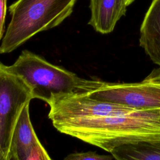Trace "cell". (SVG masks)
Returning a JSON list of instances; mask_svg holds the SVG:
<instances>
[{
    "label": "cell",
    "instance_id": "8fae6325",
    "mask_svg": "<svg viewBox=\"0 0 160 160\" xmlns=\"http://www.w3.org/2000/svg\"><path fill=\"white\" fill-rule=\"evenodd\" d=\"M112 156L100 155L96 152H74L68 154L63 160H112Z\"/></svg>",
    "mask_w": 160,
    "mask_h": 160
},
{
    "label": "cell",
    "instance_id": "9a60e30c",
    "mask_svg": "<svg viewBox=\"0 0 160 160\" xmlns=\"http://www.w3.org/2000/svg\"><path fill=\"white\" fill-rule=\"evenodd\" d=\"M134 0H124V1H125V4H126V6H129V5H130L133 1H134Z\"/></svg>",
    "mask_w": 160,
    "mask_h": 160
},
{
    "label": "cell",
    "instance_id": "2e32d148",
    "mask_svg": "<svg viewBox=\"0 0 160 160\" xmlns=\"http://www.w3.org/2000/svg\"><path fill=\"white\" fill-rule=\"evenodd\" d=\"M0 54H1V52H0Z\"/></svg>",
    "mask_w": 160,
    "mask_h": 160
},
{
    "label": "cell",
    "instance_id": "9c48e42d",
    "mask_svg": "<svg viewBox=\"0 0 160 160\" xmlns=\"http://www.w3.org/2000/svg\"><path fill=\"white\" fill-rule=\"evenodd\" d=\"M140 46L160 67V0H152L140 29Z\"/></svg>",
    "mask_w": 160,
    "mask_h": 160
},
{
    "label": "cell",
    "instance_id": "4fadbf2b",
    "mask_svg": "<svg viewBox=\"0 0 160 160\" xmlns=\"http://www.w3.org/2000/svg\"><path fill=\"white\" fill-rule=\"evenodd\" d=\"M7 11V0H0V40L5 34V19Z\"/></svg>",
    "mask_w": 160,
    "mask_h": 160
},
{
    "label": "cell",
    "instance_id": "7c38bea8",
    "mask_svg": "<svg viewBox=\"0 0 160 160\" xmlns=\"http://www.w3.org/2000/svg\"><path fill=\"white\" fill-rule=\"evenodd\" d=\"M26 160H52L39 141L33 148Z\"/></svg>",
    "mask_w": 160,
    "mask_h": 160
},
{
    "label": "cell",
    "instance_id": "ba28073f",
    "mask_svg": "<svg viewBox=\"0 0 160 160\" xmlns=\"http://www.w3.org/2000/svg\"><path fill=\"white\" fill-rule=\"evenodd\" d=\"M126 7L124 0H90L91 18L88 24L98 32L109 33L125 15Z\"/></svg>",
    "mask_w": 160,
    "mask_h": 160
},
{
    "label": "cell",
    "instance_id": "52a82bcc",
    "mask_svg": "<svg viewBox=\"0 0 160 160\" xmlns=\"http://www.w3.org/2000/svg\"><path fill=\"white\" fill-rule=\"evenodd\" d=\"M39 140L29 116V103L22 109L14 128L8 160H26Z\"/></svg>",
    "mask_w": 160,
    "mask_h": 160
},
{
    "label": "cell",
    "instance_id": "277c9868",
    "mask_svg": "<svg viewBox=\"0 0 160 160\" xmlns=\"http://www.w3.org/2000/svg\"><path fill=\"white\" fill-rule=\"evenodd\" d=\"M105 102L137 111H160V67L138 82H109L99 80L96 88L84 93Z\"/></svg>",
    "mask_w": 160,
    "mask_h": 160
},
{
    "label": "cell",
    "instance_id": "5b68a950",
    "mask_svg": "<svg viewBox=\"0 0 160 160\" xmlns=\"http://www.w3.org/2000/svg\"><path fill=\"white\" fill-rule=\"evenodd\" d=\"M33 99L29 87L0 62V149L8 159L12 134L24 107Z\"/></svg>",
    "mask_w": 160,
    "mask_h": 160
},
{
    "label": "cell",
    "instance_id": "30bf717a",
    "mask_svg": "<svg viewBox=\"0 0 160 160\" xmlns=\"http://www.w3.org/2000/svg\"><path fill=\"white\" fill-rule=\"evenodd\" d=\"M110 153L115 160H160V139L124 144Z\"/></svg>",
    "mask_w": 160,
    "mask_h": 160
},
{
    "label": "cell",
    "instance_id": "8992f818",
    "mask_svg": "<svg viewBox=\"0 0 160 160\" xmlns=\"http://www.w3.org/2000/svg\"><path fill=\"white\" fill-rule=\"evenodd\" d=\"M51 122L118 116L138 111L132 108L93 99L82 92L61 94L48 104Z\"/></svg>",
    "mask_w": 160,
    "mask_h": 160
},
{
    "label": "cell",
    "instance_id": "5bb4252c",
    "mask_svg": "<svg viewBox=\"0 0 160 160\" xmlns=\"http://www.w3.org/2000/svg\"><path fill=\"white\" fill-rule=\"evenodd\" d=\"M0 160H8L7 157L4 155L2 151L0 149Z\"/></svg>",
    "mask_w": 160,
    "mask_h": 160
},
{
    "label": "cell",
    "instance_id": "6da1fadb",
    "mask_svg": "<svg viewBox=\"0 0 160 160\" xmlns=\"http://www.w3.org/2000/svg\"><path fill=\"white\" fill-rule=\"evenodd\" d=\"M60 132L110 152L129 142L160 139V111H138L129 114L92 119L52 122Z\"/></svg>",
    "mask_w": 160,
    "mask_h": 160
},
{
    "label": "cell",
    "instance_id": "7a4b0ae2",
    "mask_svg": "<svg viewBox=\"0 0 160 160\" xmlns=\"http://www.w3.org/2000/svg\"><path fill=\"white\" fill-rule=\"evenodd\" d=\"M4 68L23 80L33 99H39L48 104L56 96L88 92L94 83V79L81 78L28 50L22 51L12 64L4 65Z\"/></svg>",
    "mask_w": 160,
    "mask_h": 160
},
{
    "label": "cell",
    "instance_id": "3957f363",
    "mask_svg": "<svg viewBox=\"0 0 160 160\" xmlns=\"http://www.w3.org/2000/svg\"><path fill=\"white\" fill-rule=\"evenodd\" d=\"M78 0H17L9 7L11 20L0 46L9 53L39 32L59 25Z\"/></svg>",
    "mask_w": 160,
    "mask_h": 160
}]
</instances>
